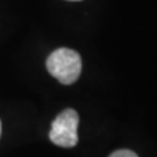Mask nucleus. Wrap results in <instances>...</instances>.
<instances>
[{"instance_id":"nucleus-1","label":"nucleus","mask_w":157,"mask_h":157,"mask_svg":"<svg viewBox=\"0 0 157 157\" xmlns=\"http://www.w3.org/2000/svg\"><path fill=\"white\" fill-rule=\"evenodd\" d=\"M81 58L78 52L67 47L58 48L46 60L48 73L64 85L73 84L81 73Z\"/></svg>"},{"instance_id":"nucleus-5","label":"nucleus","mask_w":157,"mask_h":157,"mask_svg":"<svg viewBox=\"0 0 157 157\" xmlns=\"http://www.w3.org/2000/svg\"><path fill=\"white\" fill-rule=\"evenodd\" d=\"M68 2H80V0H68Z\"/></svg>"},{"instance_id":"nucleus-2","label":"nucleus","mask_w":157,"mask_h":157,"mask_svg":"<svg viewBox=\"0 0 157 157\" xmlns=\"http://www.w3.org/2000/svg\"><path fill=\"white\" fill-rule=\"evenodd\" d=\"M78 114L73 109H66L54 119L50 130V140L62 148H72L78 141Z\"/></svg>"},{"instance_id":"nucleus-3","label":"nucleus","mask_w":157,"mask_h":157,"mask_svg":"<svg viewBox=\"0 0 157 157\" xmlns=\"http://www.w3.org/2000/svg\"><path fill=\"white\" fill-rule=\"evenodd\" d=\"M109 157H137V155L130 149H118L113 152Z\"/></svg>"},{"instance_id":"nucleus-4","label":"nucleus","mask_w":157,"mask_h":157,"mask_svg":"<svg viewBox=\"0 0 157 157\" xmlns=\"http://www.w3.org/2000/svg\"><path fill=\"white\" fill-rule=\"evenodd\" d=\"M0 135H2V122H0Z\"/></svg>"}]
</instances>
